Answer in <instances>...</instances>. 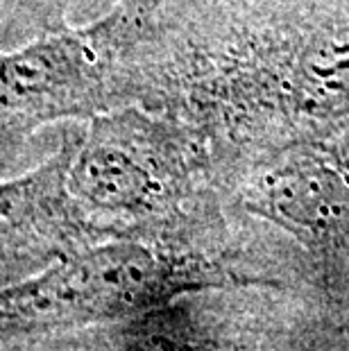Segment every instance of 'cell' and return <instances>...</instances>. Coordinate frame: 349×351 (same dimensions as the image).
<instances>
[{
  "label": "cell",
  "instance_id": "277c9868",
  "mask_svg": "<svg viewBox=\"0 0 349 351\" xmlns=\"http://www.w3.org/2000/svg\"><path fill=\"white\" fill-rule=\"evenodd\" d=\"M66 161L69 141L32 173L0 182V288L75 250L84 218L66 186Z\"/></svg>",
  "mask_w": 349,
  "mask_h": 351
},
{
  "label": "cell",
  "instance_id": "7a4b0ae2",
  "mask_svg": "<svg viewBox=\"0 0 349 351\" xmlns=\"http://www.w3.org/2000/svg\"><path fill=\"white\" fill-rule=\"evenodd\" d=\"M152 0H118L84 27L43 34L0 52V125H41L98 116L111 80L141 36Z\"/></svg>",
  "mask_w": 349,
  "mask_h": 351
},
{
  "label": "cell",
  "instance_id": "3957f363",
  "mask_svg": "<svg viewBox=\"0 0 349 351\" xmlns=\"http://www.w3.org/2000/svg\"><path fill=\"white\" fill-rule=\"evenodd\" d=\"M184 175V152L173 134L147 118L93 116L82 141H69L66 186L80 208L141 215L166 204Z\"/></svg>",
  "mask_w": 349,
  "mask_h": 351
},
{
  "label": "cell",
  "instance_id": "8992f818",
  "mask_svg": "<svg viewBox=\"0 0 349 351\" xmlns=\"http://www.w3.org/2000/svg\"><path fill=\"white\" fill-rule=\"evenodd\" d=\"M300 91L309 109H349V34L313 43L300 64Z\"/></svg>",
  "mask_w": 349,
  "mask_h": 351
},
{
  "label": "cell",
  "instance_id": "5b68a950",
  "mask_svg": "<svg viewBox=\"0 0 349 351\" xmlns=\"http://www.w3.org/2000/svg\"><path fill=\"white\" fill-rule=\"evenodd\" d=\"M263 199L272 218L309 231H329L349 208L340 177L320 166H293L270 177Z\"/></svg>",
  "mask_w": 349,
  "mask_h": 351
},
{
  "label": "cell",
  "instance_id": "6da1fadb",
  "mask_svg": "<svg viewBox=\"0 0 349 351\" xmlns=\"http://www.w3.org/2000/svg\"><path fill=\"white\" fill-rule=\"evenodd\" d=\"M204 261L109 243L73 250L43 270L0 288V326L43 328L109 322L145 313L191 290L225 286Z\"/></svg>",
  "mask_w": 349,
  "mask_h": 351
}]
</instances>
